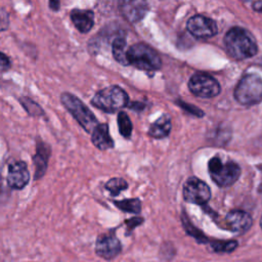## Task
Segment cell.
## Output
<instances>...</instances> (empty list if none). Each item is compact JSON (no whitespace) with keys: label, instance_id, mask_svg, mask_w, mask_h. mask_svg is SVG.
<instances>
[{"label":"cell","instance_id":"6da1fadb","mask_svg":"<svg viewBox=\"0 0 262 262\" xmlns=\"http://www.w3.org/2000/svg\"><path fill=\"white\" fill-rule=\"evenodd\" d=\"M224 45L227 53L235 59L250 58L258 51L254 36L241 27H233L227 31L224 36Z\"/></svg>","mask_w":262,"mask_h":262},{"label":"cell","instance_id":"7a4b0ae2","mask_svg":"<svg viewBox=\"0 0 262 262\" xmlns=\"http://www.w3.org/2000/svg\"><path fill=\"white\" fill-rule=\"evenodd\" d=\"M127 60L136 69L144 71H156L162 66L159 53L145 43H135L127 50Z\"/></svg>","mask_w":262,"mask_h":262},{"label":"cell","instance_id":"3957f363","mask_svg":"<svg viewBox=\"0 0 262 262\" xmlns=\"http://www.w3.org/2000/svg\"><path fill=\"white\" fill-rule=\"evenodd\" d=\"M128 94L119 86H108L95 93L91 103L103 112L114 113L128 104Z\"/></svg>","mask_w":262,"mask_h":262},{"label":"cell","instance_id":"277c9868","mask_svg":"<svg viewBox=\"0 0 262 262\" xmlns=\"http://www.w3.org/2000/svg\"><path fill=\"white\" fill-rule=\"evenodd\" d=\"M234 98L243 105H253L262 101V79L257 74H248L237 83Z\"/></svg>","mask_w":262,"mask_h":262},{"label":"cell","instance_id":"5b68a950","mask_svg":"<svg viewBox=\"0 0 262 262\" xmlns=\"http://www.w3.org/2000/svg\"><path fill=\"white\" fill-rule=\"evenodd\" d=\"M60 100L64 107L83 127V129L89 133H92V131L98 125L97 119L93 113L77 96L72 93L63 92L60 95Z\"/></svg>","mask_w":262,"mask_h":262},{"label":"cell","instance_id":"8992f818","mask_svg":"<svg viewBox=\"0 0 262 262\" xmlns=\"http://www.w3.org/2000/svg\"><path fill=\"white\" fill-rule=\"evenodd\" d=\"M209 174L212 180L220 187L232 185L241 175V168L234 162L222 163L218 157H214L208 164Z\"/></svg>","mask_w":262,"mask_h":262},{"label":"cell","instance_id":"52a82bcc","mask_svg":"<svg viewBox=\"0 0 262 262\" xmlns=\"http://www.w3.org/2000/svg\"><path fill=\"white\" fill-rule=\"evenodd\" d=\"M188 88L192 94L202 98L217 96L221 91L218 81L207 74L192 75L188 82Z\"/></svg>","mask_w":262,"mask_h":262},{"label":"cell","instance_id":"ba28073f","mask_svg":"<svg viewBox=\"0 0 262 262\" xmlns=\"http://www.w3.org/2000/svg\"><path fill=\"white\" fill-rule=\"evenodd\" d=\"M183 199L187 203L195 205H204L211 198V190L207 183L199 178L191 177L186 180L183 185Z\"/></svg>","mask_w":262,"mask_h":262},{"label":"cell","instance_id":"9c48e42d","mask_svg":"<svg viewBox=\"0 0 262 262\" xmlns=\"http://www.w3.org/2000/svg\"><path fill=\"white\" fill-rule=\"evenodd\" d=\"M122 251V244L114 232H105L98 235L95 243V253L97 256L112 260Z\"/></svg>","mask_w":262,"mask_h":262},{"label":"cell","instance_id":"30bf717a","mask_svg":"<svg viewBox=\"0 0 262 262\" xmlns=\"http://www.w3.org/2000/svg\"><path fill=\"white\" fill-rule=\"evenodd\" d=\"M186 28L192 36L201 39L211 38L215 36L218 32V28L215 20L200 14L191 16L187 20Z\"/></svg>","mask_w":262,"mask_h":262},{"label":"cell","instance_id":"8fae6325","mask_svg":"<svg viewBox=\"0 0 262 262\" xmlns=\"http://www.w3.org/2000/svg\"><path fill=\"white\" fill-rule=\"evenodd\" d=\"M30 179L29 170L25 162H15L8 167L7 183L11 188H24Z\"/></svg>","mask_w":262,"mask_h":262},{"label":"cell","instance_id":"7c38bea8","mask_svg":"<svg viewBox=\"0 0 262 262\" xmlns=\"http://www.w3.org/2000/svg\"><path fill=\"white\" fill-rule=\"evenodd\" d=\"M225 222L227 224V227L231 231L243 233L251 228L253 220L251 215L247 212L241 210H233L226 215Z\"/></svg>","mask_w":262,"mask_h":262},{"label":"cell","instance_id":"4fadbf2b","mask_svg":"<svg viewBox=\"0 0 262 262\" xmlns=\"http://www.w3.org/2000/svg\"><path fill=\"white\" fill-rule=\"evenodd\" d=\"M119 6L124 17L131 23L140 20L148 9L147 4L143 1H121Z\"/></svg>","mask_w":262,"mask_h":262},{"label":"cell","instance_id":"5bb4252c","mask_svg":"<svg viewBox=\"0 0 262 262\" xmlns=\"http://www.w3.org/2000/svg\"><path fill=\"white\" fill-rule=\"evenodd\" d=\"M71 19L81 33H87L94 25V13L92 10L73 9L71 11Z\"/></svg>","mask_w":262,"mask_h":262},{"label":"cell","instance_id":"9a60e30c","mask_svg":"<svg viewBox=\"0 0 262 262\" xmlns=\"http://www.w3.org/2000/svg\"><path fill=\"white\" fill-rule=\"evenodd\" d=\"M92 143L99 149H107L114 146V141L108 133L107 124H98L92 131Z\"/></svg>","mask_w":262,"mask_h":262},{"label":"cell","instance_id":"2e32d148","mask_svg":"<svg viewBox=\"0 0 262 262\" xmlns=\"http://www.w3.org/2000/svg\"><path fill=\"white\" fill-rule=\"evenodd\" d=\"M50 155V148L47 144L39 142L37 146V152L34 157L35 164V178L38 179L42 177L47 168V161Z\"/></svg>","mask_w":262,"mask_h":262},{"label":"cell","instance_id":"e0dca14e","mask_svg":"<svg viewBox=\"0 0 262 262\" xmlns=\"http://www.w3.org/2000/svg\"><path fill=\"white\" fill-rule=\"evenodd\" d=\"M171 127L172 125L170 116L163 115L149 127L148 134L154 138H164L169 135Z\"/></svg>","mask_w":262,"mask_h":262},{"label":"cell","instance_id":"ac0fdd59","mask_svg":"<svg viewBox=\"0 0 262 262\" xmlns=\"http://www.w3.org/2000/svg\"><path fill=\"white\" fill-rule=\"evenodd\" d=\"M112 51L113 56L115 59L121 63L122 66H128L127 60V49H126V41L122 37H118L114 40L112 44Z\"/></svg>","mask_w":262,"mask_h":262},{"label":"cell","instance_id":"d6986e66","mask_svg":"<svg viewBox=\"0 0 262 262\" xmlns=\"http://www.w3.org/2000/svg\"><path fill=\"white\" fill-rule=\"evenodd\" d=\"M114 204L120 210H122L124 212H127V213L138 214L141 211V203L138 199H128V200H122V201H114Z\"/></svg>","mask_w":262,"mask_h":262},{"label":"cell","instance_id":"ffe728a7","mask_svg":"<svg viewBox=\"0 0 262 262\" xmlns=\"http://www.w3.org/2000/svg\"><path fill=\"white\" fill-rule=\"evenodd\" d=\"M118 127L122 136L125 138H129L132 133V123L128 115L124 112H120L118 114Z\"/></svg>","mask_w":262,"mask_h":262},{"label":"cell","instance_id":"44dd1931","mask_svg":"<svg viewBox=\"0 0 262 262\" xmlns=\"http://www.w3.org/2000/svg\"><path fill=\"white\" fill-rule=\"evenodd\" d=\"M128 183L123 178H112L105 183V188L111 192L112 195H118L121 191L127 189Z\"/></svg>","mask_w":262,"mask_h":262},{"label":"cell","instance_id":"7402d4cb","mask_svg":"<svg viewBox=\"0 0 262 262\" xmlns=\"http://www.w3.org/2000/svg\"><path fill=\"white\" fill-rule=\"evenodd\" d=\"M19 101L21 102V104L25 107V110L31 116H42L44 114V112L41 108V106L38 103H36L35 101H33L31 98L23 97V98L19 99Z\"/></svg>","mask_w":262,"mask_h":262},{"label":"cell","instance_id":"603a6c76","mask_svg":"<svg viewBox=\"0 0 262 262\" xmlns=\"http://www.w3.org/2000/svg\"><path fill=\"white\" fill-rule=\"evenodd\" d=\"M212 248L216 252H225L230 253L235 250L237 247V243L235 241H229V242H214L211 244Z\"/></svg>","mask_w":262,"mask_h":262},{"label":"cell","instance_id":"cb8c5ba5","mask_svg":"<svg viewBox=\"0 0 262 262\" xmlns=\"http://www.w3.org/2000/svg\"><path fill=\"white\" fill-rule=\"evenodd\" d=\"M183 225H184V228H185V230L187 231V233L190 234V235H192L195 239H198L199 242H203V243H206V242H207L206 236H204V234H203L200 230H198L196 228H194L188 221H185V220L183 219Z\"/></svg>","mask_w":262,"mask_h":262},{"label":"cell","instance_id":"d4e9b609","mask_svg":"<svg viewBox=\"0 0 262 262\" xmlns=\"http://www.w3.org/2000/svg\"><path fill=\"white\" fill-rule=\"evenodd\" d=\"M143 222V218L141 217H133L131 219L125 220V224L127 226V233L126 234H130V232L138 225H140Z\"/></svg>","mask_w":262,"mask_h":262},{"label":"cell","instance_id":"484cf974","mask_svg":"<svg viewBox=\"0 0 262 262\" xmlns=\"http://www.w3.org/2000/svg\"><path fill=\"white\" fill-rule=\"evenodd\" d=\"M8 27V14L5 10L0 9V31L6 30Z\"/></svg>","mask_w":262,"mask_h":262},{"label":"cell","instance_id":"4316f807","mask_svg":"<svg viewBox=\"0 0 262 262\" xmlns=\"http://www.w3.org/2000/svg\"><path fill=\"white\" fill-rule=\"evenodd\" d=\"M9 66H10V61H9L8 57L4 53L0 52V69L5 70V69L9 68Z\"/></svg>","mask_w":262,"mask_h":262},{"label":"cell","instance_id":"83f0119b","mask_svg":"<svg viewBox=\"0 0 262 262\" xmlns=\"http://www.w3.org/2000/svg\"><path fill=\"white\" fill-rule=\"evenodd\" d=\"M59 5H60V3H59L58 1H52V0L49 1V7H50L52 10H54V11L58 10Z\"/></svg>","mask_w":262,"mask_h":262},{"label":"cell","instance_id":"f1b7e54d","mask_svg":"<svg viewBox=\"0 0 262 262\" xmlns=\"http://www.w3.org/2000/svg\"><path fill=\"white\" fill-rule=\"evenodd\" d=\"M253 9L262 12V1H256L253 3Z\"/></svg>","mask_w":262,"mask_h":262},{"label":"cell","instance_id":"f546056e","mask_svg":"<svg viewBox=\"0 0 262 262\" xmlns=\"http://www.w3.org/2000/svg\"><path fill=\"white\" fill-rule=\"evenodd\" d=\"M260 226H261V228H262V216H261V219H260Z\"/></svg>","mask_w":262,"mask_h":262}]
</instances>
